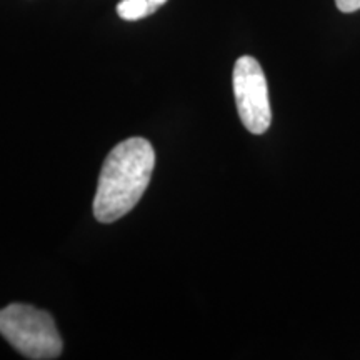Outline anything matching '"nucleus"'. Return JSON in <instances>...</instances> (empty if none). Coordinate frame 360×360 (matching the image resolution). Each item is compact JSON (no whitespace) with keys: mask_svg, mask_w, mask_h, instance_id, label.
Instances as JSON below:
<instances>
[{"mask_svg":"<svg viewBox=\"0 0 360 360\" xmlns=\"http://www.w3.org/2000/svg\"><path fill=\"white\" fill-rule=\"evenodd\" d=\"M232 82L237 110L244 127L255 135L267 132L272 120V110L262 67L254 57H240L233 67Z\"/></svg>","mask_w":360,"mask_h":360,"instance_id":"nucleus-3","label":"nucleus"},{"mask_svg":"<svg viewBox=\"0 0 360 360\" xmlns=\"http://www.w3.org/2000/svg\"><path fill=\"white\" fill-rule=\"evenodd\" d=\"M0 335L27 359L52 360L64 349L52 315L34 305L11 304L0 309Z\"/></svg>","mask_w":360,"mask_h":360,"instance_id":"nucleus-2","label":"nucleus"},{"mask_svg":"<svg viewBox=\"0 0 360 360\" xmlns=\"http://www.w3.org/2000/svg\"><path fill=\"white\" fill-rule=\"evenodd\" d=\"M154 167V147L146 139H127L112 148L94 197V215L98 222L112 224L127 215L147 191Z\"/></svg>","mask_w":360,"mask_h":360,"instance_id":"nucleus-1","label":"nucleus"},{"mask_svg":"<svg viewBox=\"0 0 360 360\" xmlns=\"http://www.w3.org/2000/svg\"><path fill=\"white\" fill-rule=\"evenodd\" d=\"M167 0H120L117 13L120 19L134 22L155 13Z\"/></svg>","mask_w":360,"mask_h":360,"instance_id":"nucleus-4","label":"nucleus"},{"mask_svg":"<svg viewBox=\"0 0 360 360\" xmlns=\"http://www.w3.org/2000/svg\"><path fill=\"white\" fill-rule=\"evenodd\" d=\"M335 6L340 12L350 13L360 11V0H335Z\"/></svg>","mask_w":360,"mask_h":360,"instance_id":"nucleus-5","label":"nucleus"}]
</instances>
